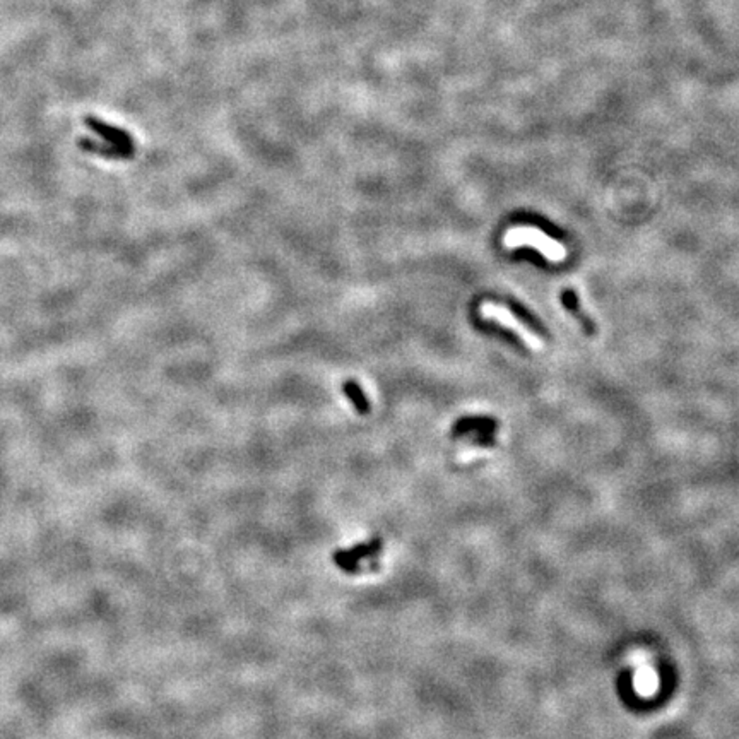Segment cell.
I'll return each mask as SVG.
<instances>
[{
    "mask_svg": "<svg viewBox=\"0 0 739 739\" xmlns=\"http://www.w3.org/2000/svg\"><path fill=\"white\" fill-rule=\"evenodd\" d=\"M503 245L507 248H534L549 262H563L569 257L565 245L548 236L542 230L534 226H516L509 230L503 236Z\"/></svg>",
    "mask_w": 739,
    "mask_h": 739,
    "instance_id": "cell-1",
    "label": "cell"
},
{
    "mask_svg": "<svg viewBox=\"0 0 739 739\" xmlns=\"http://www.w3.org/2000/svg\"><path fill=\"white\" fill-rule=\"evenodd\" d=\"M481 317L488 322H495V324L502 325V327L512 331L517 338H520L525 342V346H529L534 351H541L544 348L542 344V339L536 334L532 329H529L527 325L522 320H518L514 311H510L509 308L503 307V305L496 303H485L481 307Z\"/></svg>",
    "mask_w": 739,
    "mask_h": 739,
    "instance_id": "cell-2",
    "label": "cell"
},
{
    "mask_svg": "<svg viewBox=\"0 0 739 739\" xmlns=\"http://www.w3.org/2000/svg\"><path fill=\"white\" fill-rule=\"evenodd\" d=\"M382 549V539L375 538L370 542H363V544L353 546L348 551H335L334 553V563L338 565V569H341L346 573H355L358 572V563L360 560L365 558V556H373L377 555Z\"/></svg>",
    "mask_w": 739,
    "mask_h": 739,
    "instance_id": "cell-3",
    "label": "cell"
},
{
    "mask_svg": "<svg viewBox=\"0 0 739 739\" xmlns=\"http://www.w3.org/2000/svg\"><path fill=\"white\" fill-rule=\"evenodd\" d=\"M87 127L93 129L98 135L104 139V141L110 142L111 146H118V148H127L134 149V141H132V135L129 132L122 131V129L113 127L110 124H104L100 118L94 117H86Z\"/></svg>",
    "mask_w": 739,
    "mask_h": 739,
    "instance_id": "cell-4",
    "label": "cell"
},
{
    "mask_svg": "<svg viewBox=\"0 0 739 739\" xmlns=\"http://www.w3.org/2000/svg\"><path fill=\"white\" fill-rule=\"evenodd\" d=\"M79 146L82 149H86L87 153H96L100 156L111 157V159H131L134 157L135 149H127V148H118V146H104L101 142L94 141V139H80Z\"/></svg>",
    "mask_w": 739,
    "mask_h": 739,
    "instance_id": "cell-5",
    "label": "cell"
},
{
    "mask_svg": "<svg viewBox=\"0 0 739 739\" xmlns=\"http://www.w3.org/2000/svg\"><path fill=\"white\" fill-rule=\"evenodd\" d=\"M342 390H344L346 397H348L349 402L355 406V409L360 412V415L362 416L368 415V412L371 411V404L368 399H366L365 392H363L362 387L358 385V382H355V380L344 382Z\"/></svg>",
    "mask_w": 739,
    "mask_h": 739,
    "instance_id": "cell-6",
    "label": "cell"
},
{
    "mask_svg": "<svg viewBox=\"0 0 739 739\" xmlns=\"http://www.w3.org/2000/svg\"><path fill=\"white\" fill-rule=\"evenodd\" d=\"M565 301H566V307H569L570 310H572L573 313H575L577 317L580 318V322H582V324L586 325V327H589V331H592V329H594V325H592V322L589 320V318H587L586 315H584L582 311H580V308H579V301H577V296L573 295V293L566 291V293H565Z\"/></svg>",
    "mask_w": 739,
    "mask_h": 739,
    "instance_id": "cell-7",
    "label": "cell"
}]
</instances>
